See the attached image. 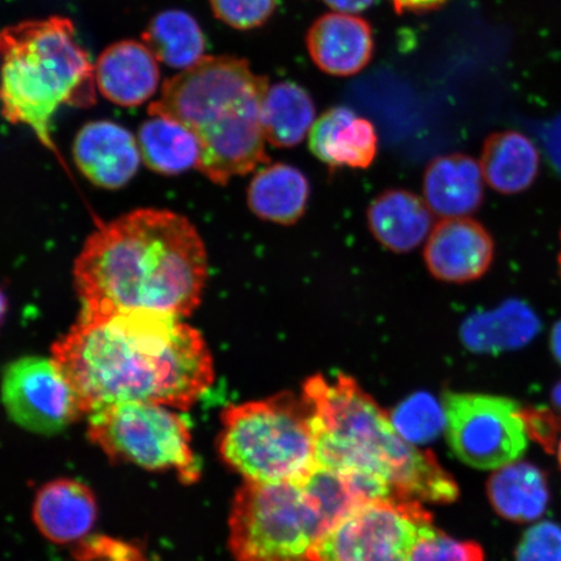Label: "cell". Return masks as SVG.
Returning a JSON list of instances; mask_svg holds the SVG:
<instances>
[{
    "instance_id": "6da1fadb",
    "label": "cell",
    "mask_w": 561,
    "mask_h": 561,
    "mask_svg": "<svg viewBox=\"0 0 561 561\" xmlns=\"http://www.w3.org/2000/svg\"><path fill=\"white\" fill-rule=\"evenodd\" d=\"M51 351L85 416L133 402L187 411L215 380L206 341L178 316L82 313Z\"/></svg>"
},
{
    "instance_id": "7a4b0ae2",
    "label": "cell",
    "mask_w": 561,
    "mask_h": 561,
    "mask_svg": "<svg viewBox=\"0 0 561 561\" xmlns=\"http://www.w3.org/2000/svg\"><path fill=\"white\" fill-rule=\"evenodd\" d=\"M207 252L186 217L137 209L94 231L73 266L89 314L151 312L187 318L201 305Z\"/></svg>"
},
{
    "instance_id": "3957f363",
    "label": "cell",
    "mask_w": 561,
    "mask_h": 561,
    "mask_svg": "<svg viewBox=\"0 0 561 561\" xmlns=\"http://www.w3.org/2000/svg\"><path fill=\"white\" fill-rule=\"evenodd\" d=\"M301 397L310 407L318 467L350 477L367 501L458 500V483L436 456L403 439L353 377L312 376Z\"/></svg>"
},
{
    "instance_id": "277c9868",
    "label": "cell",
    "mask_w": 561,
    "mask_h": 561,
    "mask_svg": "<svg viewBox=\"0 0 561 561\" xmlns=\"http://www.w3.org/2000/svg\"><path fill=\"white\" fill-rule=\"evenodd\" d=\"M268 79L234 56H205L165 81L151 116L170 117L198 137V170L217 185L268 163L262 105Z\"/></svg>"
},
{
    "instance_id": "5b68a950",
    "label": "cell",
    "mask_w": 561,
    "mask_h": 561,
    "mask_svg": "<svg viewBox=\"0 0 561 561\" xmlns=\"http://www.w3.org/2000/svg\"><path fill=\"white\" fill-rule=\"evenodd\" d=\"M2 48L3 116L30 126L39 142L55 151L51 121L61 105L88 108L96 102L93 62L62 16L7 26Z\"/></svg>"
},
{
    "instance_id": "8992f818",
    "label": "cell",
    "mask_w": 561,
    "mask_h": 561,
    "mask_svg": "<svg viewBox=\"0 0 561 561\" xmlns=\"http://www.w3.org/2000/svg\"><path fill=\"white\" fill-rule=\"evenodd\" d=\"M219 451L244 481L298 483L318 468L310 407L293 392L228 405Z\"/></svg>"
},
{
    "instance_id": "52a82bcc",
    "label": "cell",
    "mask_w": 561,
    "mask_h": 561,
    "mask_svg": "<svg viewBox=\"0 0 561 561\" xmlns=\"http://www.w3.org/2000/svg\"><path fill=\"white\" fill-rule=\"evenodd\" d=\"M321 512L298 483L244 481L229 515V547L236 561H310L324 535Z\"/></svg>"
},
{
    "instance_id": "ba28073f",
    "label": "cell",
    "mask_w": 561,
    "mask_h": 561,
    "mask_svg": "<svg viewBox=\"0 0 561 561\" xmlns=\"http://www.w3.org/2000/svg\"><path fill=\"white\" fill-rule=\"evenodd\" d=\"M153 403H121L88 416V437L111 460L147 471H172L180 480H198L192 434L178 412Z\"/></svg>"
},
{
    "instance_id": "9c48e42d",
    "label": "cell",
    "mask_w": 561,
    "mask_h": 561,
    "mask_svg": "<svg viewBox=\"0 0 561 561\" xmlns=\"http://www.w3.org/2000/svg\"><path fill=\"white\" fill-rule=\"evenodd\" d=\"M433 517L419 501L362 503L314 543L310 561H409Z\"/></svg>"
},
{
    "instance_id": "30bf717a",
    "label": "cell",
    "mask_w": 561,
    "mask_h": 561,
    "mask_svg": "<svg viewBox=\"0 0 561 561\" xmlns=\"http://www.w3.org/2000/svg\"><path fill=\"white\" fill-rule=\"evenodd\" d=\"M442 404L448 444L467 466L500 469L520 459L528 448L525 410L512 399L448 390Z\"/></svg>"
},
{
    "instance_id": "8fae6325",
    "label": "cell",
    "mask_w": 561,
    "mask_h": 561,
    "mask_svg": "<svg viewBox=\"0 0 561 561\" xmlns=\"http://www.w3.org/2000/svg\"><path fill=\"white\" fill-rule=\"evenodd\" d=\"M3 403L13 423L54 436L83 415L79 398L53 359L21 357L4 370Z\"/></svg>"
},
{
    "instance_id": "7c38bea8",
    "label": "cell",
    "mask_w": 561,
    "mask_h": 561,
    "mask_svg": "<svg viewBox=\"0 0 561 561\" xmlns=\"http://www.w3.org/2000/svg\"><path fill=\"white\" fill-rule=\"evenodd\" d=\"M494 241L489 231L468 217L439 221L424 251L434 278L467 284L481 278L494 261Z\"/></svg>"
},
{
    "instance_id": "4fadbf2b",
    "label": "cell",
    "mask_w": 561,
    "mask_h": 561,
    "mask_svg": "<svg viewBox=\"0 0 561 561\" xmlns=\"http://www.w3.org/2000/svg\"><path fill=\"white\" fill-rule=\"evenodd\" d=\"M77 168L103 188H121L135 178L140 164L137 138L124 126L112 122L83 125L73 142Z\"/></svg>"
},
{
    "instance_id": "5bb4252c",
    "label": "cell",
    "mask_w": 561,
    "mask_h": 561,
    "mask_svg": "<svg viewBox=\"0 0 561 561\" xmlns=\"http://www.w3.org/2000/svg\"><path fill=\"white\" fill-rule=\"evenodd\" d=\"M307 48L322 72L333 76L359 73L375 51L374 32L366 20L332 12L314 21L307 33Z\"/></svg>"
},
{
    "instance_id": "9a60e30c",
    "label": "cell",
    "mask_w": 561,
    "mask_h": 561,
    "mask_svg": "<svg viewBox=\"0 0 561 561\" xmlns=\"http://www.w3.org/2000/svg\"><path fill=\"white\" fill-rule=\"evenodd\" d=\"M159 62L144 42H117L105 48L95 62L96 88L112 103L138 107L157 93Z\"/></svg>"
},
{
    "instance_id": "2e32d148",
    "label": "cell",
    "mask_w": 561,
    "mask_h": 561,
    "mask_svg": "<svg viewBox=\"0 0 561 561\" xmlns=\"http://www.w3.org/2000/svg\"><path fill=\"white\" fill-rule=\"evenodd\" d=\"M308 137L313 156L332 170H364L377 156L378 138L374 124L345 105L324 112Z\"/></svg>"
},
{
    "instance_id": "e0dca14e",
    "label": "cell",
    "mask_w": 561,
    "mask_h": 561,
    "mask_svg": "<svg viewBox=\"0 0 561 561\" xmlns=\"http://www.w3.org/2000/svg\"><path fill=\"white\" fill-rule=\"evenodd\" d=\"M96 500L91 490L75 480L46 483L35 495L33 520L48 541L72 543L87 539L96 520Z\"/></svg>"
},
{
    "instance_id": "ac0fdd59",
    "label": "cell",
    "mask_w": 561,
    "mask_h": 561,
    "mask_svg": "<svg viewBox=\"0 0 561 561\" xmlns=\"http://www.w3.org/2000/svg\"><path fill=\"white\" fill-rule=\"evenodd\" d=\"M483 181L481 164L472 158L455 153L434 159L424 178L426 205L444 219L471 215L482 205Z\"/></svg>"
},
{
    "instance_id": "d6986e66",
    "label": "cell",
    "mask_w": 561,
    "mask_h": 561,
    "mask_svg": "<svg viewBox=\"0 0 561 561\" xmlns=\"http://www.w3.org/2000/svg\"><path fill=\"white\" fill-rule=\"evenodd\" d=\"M371 234L394 252L416 249L430 236L432 209L417 195L396 188L378 195L368 208Z\"/></svg>"
},
{
    "instance_id": "ffe728a7",
    "label": "cell",
    "mask_w": 561,
    "mask_h": 561,
    "mask_svg": "<svg viewBox=\"0 0 561 561\" xmlns=\"http://www.w3.org/2000/svg\"><path fill=\"white\" fill-rule=\"evenodd\" d=\"M488 495L496 514L514 523L539 520L551 500L549 480L542 469L518 460L491 474Z\"/></svg>"
},
{
    "instance_id": "44dd1931",
    "label": "cell",
    "mask_w": 561,
    "mask_h": 561,
    "mask_svg": "<svg viewBox=\"0 0 561 561\" xmlns=\"http://www.w3.org/2000/svg\"><path fill=\"white\" fill-rule=\"evenodd\" d=\"M480 164L491 188L502 194H518L535 184L541 168V153L523 133L500 131L486 139Z\"/></svg>"
},
{
    "instance_id": "7402d4cb",
    "label": "cell",
    "mask_w": 561,
    "mask_h": 561,
    "mask_svg": "<svg viewBox=\"0 0 561 561\" xmlns=\"http://www.w3.org/2000/svg\"><path fill=\"white\" fill-rule=\"evenodd\" d=\"M310 182L298 168L272 164L257 172L249 187V206L261 219L291 226L305 215Z\"/></svg>"
},
{
    "instance_id": "603a6c76",
    "label": "cell",
    "mask_w": 561,
    "mask_h": 561,
    "mask_svg": "<svg viewBox=\"0 0 561 561\" xmlns=\"http://www.w3.org/2000/svg\"><path fill=\"white\" fill-rule=\"evenodd\" d=\"M539 331V320L529 306L511 300L494 311L471 316L461 328V340L476 353H500L529 343Z\"/></svg>"
},
{
    "instance_id": "cb8c5ba5",
    "label": "cell",
    "mask_w": 561,
    "mask_h": 561,
    "mask_svg": "<svg viewBox=\"0 0 561 561\" xmlns=\"http://www.w3.org/2000/svg\"><path fill=\"white\" fill-rule=\"evenodd\" d=\"M137 140L144 163L153 172L175 175L198 168L202 153L198 137L170 117L151 116L140 126Z\"/></svg>"
},
{
    "instance_id": "d4e9b609",
    "label": "cell",
    "mask_w": 561,
    "mask_h": 561,
    "mask_svg": "<svg viewBox=\"0 0 561 561\" xmlns=\"http://www.w3.org/2000/svg\"><path fill=\"white\" fill-rule=\"evenodd\" d=\"M316 108L310 94L294 82L271 85L262 105L266 142L275 147L297 146L310 135Z\"/></svg>"
},
{
    "instance_id": "484cf974",
    "label": "cell",
    "mask_w": 561,
    "mask_h": 561,
    "mask_svg": "<svg viewBox=\"0 0 561 561\" xmlns=\"http://www.w3.org/2000/svg\"><path fill=\"white\" fill-rule=\"evenodd\" d=\"M144 44L160 62L185 70L205 58L206 38L196 20L181 10L158 13L147 25Z\"/></svg>"
},
{
    "instance_id": "4316f807",
    "label": "cell",
    "mask_w": 561,
    "mask_h": 561,
    "mask_svg": "<svg viewBox=\"0 0 561 561\" xmlns=\"http://www.w3.org/2000/svg\"><path fill=\"white\" fill-rule=\"evenodd\" d=\"M301 486L318 504L321 516L324 518L325 531L351 510L369 502L346 474L332 471V469L316 468L312 474L301 483Z\"/></svg>"
},
{
    "instance_id": "83f0119b",
    "label": "cell",
    "mask_w": 561,
    "mask_h": 561,
    "mask_svg": "<svg viewBox=\"0 0 561 561\" xmlns=\"http://www.w3.org/2000/svg\"><path fill=\"white\" fill-rule=\"evenodd\" d=\"M391 423L411 445H424L438 438L447 426L444 404L427 392L407 398L392 411Z\"/></svg>"
},
{
    "instance_id": "f1b7e54d",
    "label": "cell",
    "mask_w": 561,
    "mask_h": 561,
    "mask_svg": "<svg viewBox=\"0 0 561 561\" xmlns=\"http://www.w3.org/2000/svg\"><path fill=\"white\" fill-rule=\"evenodd\" d=\"M483 550L476 542L458 541L434 528L426 526L413 547L409 561H483Z\"/></svg>"
},
{
    "instance_id": "f546056e",
    "label": "cell",
    "mask_w": 561,
    "mask_h": 561,
    "mask_svg": "<svg viewBox=\"0 0 561 561\" xmlns=\"http://www.w3.org/2000/svg\"><path fill=\"white\" fill-rule=\"evenodd\" d=\"M215 16L238 31H250L266 23L277 0H209Z\"/></svg>"
},
{
    "instance_id": "4dcf8cb0",
    "label": "cell",
    "mask_w": 561,
    "mask_h": 561,
    "mask_svg": "<svg viewBox=\"0 0 561 561\" xmlns=\"http://www.w3.org/2000/svg\"><path fill=\"white\" fill-rule=\"evenodd\" d=\"M516 561H561V526L539 522L526 530L516 549Z\"/></svg>"
},
{
    "instance_id": "1f68e13d",
    "label": "cell",
    "mask_w": 561,
    "mask_h": 561,
    "mask_svg": "<svg viewBox=\"0 0 561 561\" xmlns=\"http://www.w3.org/2000/svg\"><path fill=\"white\" fill-rule=\"evenodd\" d=\"M75 558L77 561H149L136 546L104 536L83 539Z\"/></svg>"
},
{
    "instance_id": "d6a6232c",
    "label": "cell",
    "mask_w": 561,
    "mask_h": 561,
    "mask_svg": "<svg viewBox=\"0 0 561 561\" xmlns=\"http://www.w3.org/2000/svg\"><path fill=\"white\" fill-rule=\"evenodd\" d=\"M526 430L547 453H556L561 437V419L549 410H525Z\"/></svg>"
},
{
    "instance_id": "836d02e7",
    "label": "cell",
    "mask_w": 561,
    "mask_h": 561,
    "mask_svg": "<svg viewBox=\"0 0 561 561\" xmlns=\"http://www.w3.org/2000/svg\"><path fill=\"white\" fill-rule=\"evenodd\" d=\"M394 9L401 12H427L439 9L450 0H390Z\"/></svg>"
},
{
    "instance_id": "e575fe53",
    "label": "cell",
    "mask_w": 561,
    "mask_h": 561,
    "mask_svg": "<svg viewBox=\"0 0 561 561\" xmlns=\"http://www.w3.org/2000/svg\"><path fill=\"white\" fill-rule=\"evenodd\" d=\"M375 2L376 0H324V3L331 7L332 10L351 13V15L369 9Z\"/></svg>"
},
{
    "instance_id": "d590c367",
    "label": "cell",
    "mask_w": 561,
    "mask_h": 561,
    "mask_svg": "<svg viewBox=\"0 0 561 561\" xmlns=\"http://www.w3.org/2000/svg\"><path fill=\"white\" fill-rule=\"evenodd\" d=\"M551 351L556 359L561 366V320L552 329L551 333Z\"/></svg>"
},
{
    "instance_id": "8d00e7d4",
    "label": "cell",
    "mask_w": 561,
    "mask_h": 561,
    "mask_svg": "<svg viewBox=\"0 0 561 561\" xmlns=\"http://www.w3.org/2000/svg\"><path fill=\"white\" fill-rule=\"evenodd\" d=\"M552 403L557 407L561 415V381L552 390Z\"/></svg>"
},
{
    "instance_id": "74e56055",
    "label": "cell",
    "mask_w": 561,
    "mask_h": 561,
    "mask_svg": "<svg viewBox=\"0 0 561 561\" xmlns=\"http://www.w3.org/2000/svg\"><path fill=\"white\" fill-rule=\"evenodd\" d=\"M557 455H558V461H559V466L561 468V437H560V440H559V444H558V447H557Z\"/></svg>"
},
{
    "instance_id": "f35d334b",
    "label": "cell",
    "mask_w": 561,
    "mask_h": 561,
    "mask_svg": "<svg viewBox=\"0 0 561 561\" xmlns=\"http://www.w3.org/2000/svg\"><path fill=\"white\" fill-rule=\"evenodd\" d=\"M559 271H560V277H561V250L559 255Z\"/></svg>"
}]
</instances>
